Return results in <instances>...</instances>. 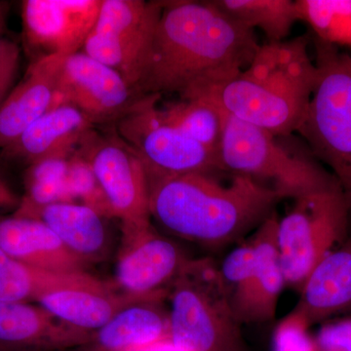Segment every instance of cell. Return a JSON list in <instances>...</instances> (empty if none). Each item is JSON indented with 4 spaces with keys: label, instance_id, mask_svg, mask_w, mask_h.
I'll return each instance as SVG.
<instances>
[{
    "label": "cell",
    "instance_id": "1",
    "mask_svg": "<svg viewBox=\"0 0 351 351\" xmlns=\"http://www.w3.org/2000/svg\"><path fill=\"white\" fill-rule=\"evenodd\" d=\"M260 46L254 29L212 1L163 2L137 92L204 98L248 68Z\"/></svg>",
    "mask_w": 351,
    "mask_h": 351
},
{
    "label": "cell",
    "instance_id": "2",
    "mask_svg": "<svg viewBox=\"0 0 351 351\" xmlns=\"http://www.w3.org/2000/svg\"><path fill=\"white\" fill-rule=\"evenodd\" d=\"M151 214L171 234L210 249L235 243L274 213L282 197L250 177L228 184L193 173L149 184Z\"/></svg>",
    "mask_w": 351,
    "mask_h": 351
},
{
    "label": "cell",
    "instance_id": "3",
    "mask_svg": "<svg viewBox=\"0 0 351 351\" xmlns=\"http://www.w3.org/2000/svg\"><path fill=\"white\" fill-rule=\"evenodd\" d=\"M306 36L261 45L248 68L201 100L276 137L299 131L318 82Z\"/></svg>",
    "mask_w": 351,
    "mask_h": 351
},
{
    "label": "cell",
    "instance_id": "4",
    "mask_svg": "<svg viewBox=\"0 0 351 351\" xmlns=\"http://www.w3.org/2000/svg\"><path fill=\"white\" fill-rule=\"evenodd\" d=\"M311 41L318 82L298 133L313 158L331 170L351 219V56L314 36Z\"/></svg>",
    "mask_w": 351,
    "mask_h": 351
},
{
    "label": "cell",
    "instance_id": "5",
    "mask_svg": "<svg viewBox=\"0 0 351 351\" xmlns=\"http://www.w3.org/2000/svg\"><path fill=\"white\" fill-rule=\"evenodd\" d=\"M169 343L178 351H247L217 265L189 260L169 295Z\"/></svg>",
    "mask_w": 351,
    "mask_h": 351
},
{
    "label": "cell",
    "instance_id": "6",
    "mask_svg": "<svg viewBox=\"0 0 351 351\" xmlns=\"http://www.w3.org/2000/svg\"><path fill=\"white\" fill-rule=\"evenodd\" d=\"M219 112L223 171L250 177L274 189L282 199L295 200L338 184L318 161L292 154L269 132Z\"/></svg>",
    "mask_w": 351,
    "mask_h": 351
},
{
    "label": "cell",
    "instance_id": "7",
    "mask_svg": "<svg viewBox=\"0 0 351 351\" xmlns=\"http://www.w3.org/2000/svg\"><path fill=\"white\" fill-rule=\"evenodd\" d=\"M350 209L339 184L295 199L277 225L286 287L301 292L314 267L350 232Z\"/></svg>",
    "mask_w": 351,
    "mask_h": 351
},
{
    "label": "cell",
    "instance_id": "8",
    "mask_svg": "<svg viewBox=\"0 0 351 351\" xmlns=\"http://www.w3.org/2000/svg\"><path fill=\"white\" fill-rule=\"evenodd\" d=\"M160 96H145L117 122L119 136L140 157L149 182L177 176L223 171L221 154L171 124L157 107Z\"/></svg>",
    "mask_w": 351,
    "mask_h": 351
},
{
    "label": "cell",
    "instance_id": "9",
    "mask_svg": "<svg viewBox=\"0 0 351 351\" xmlns=\"http://www.w3.org/2000/svg\"><path fill=\"white\" fill-rule=\"evenodd\" d=\"M162 11L163 2L101 0L98 20L82 51L114 69L137 91Z\"/></svg>",
    "mask_w": 351,
    "mask_h": 351
},
{
    "label": "cell",
    "instance_id": "10",
    "mask_svg": "<svg viewBox=\"0 0 351 351\" xmlns=\"http://www.w3.org/2000/svg\"><path fill=\"white\" fill-rule=\"evenodd\" d=\"M77 154L93 169L122 237L151 228V189L147 171L135 151L119 136H99L93 130L83 138Z\"/></svg>",
    "mask_w": 351,
    "mask_h": 351
},
{
    "label": "cell",
    "instance_id": "11",
    "mask_svg": "<svg viewBox=\"0 0 351 351\" xmlns=\"http://www.w3.org/2000/svg\"><path fill=\"white\" fill-rule=\"evenodd\" d=\"M145 97L114 69L83 51L64 60L58 99L77 108L93 125L119 122Z\"/></svg>",
    "mask_w": 351,
    "mask_h": 351
},
{
    "label": "cell",
    "instance_id": "12",
    "mask_svg": "<svg viewBox=\"0 0 351 351\" xmlns=\"http://www.w3.org/2000/svg\"><path fill=\"white\" fill-rule=\"evenodd\" d=\"M184 251L152 226L122 237L115 286L127 295L164 301L189 262Z\"/></svg>",
    "mask_w": 351,
    "mask_h": 351
},
{
    "label": "cell",
    "instance_id": "13",
    "mask_svg": "<svg viewBox=\"0 0 351 351\" xmlns=\"http://www.w3.org/2000/svg\"><path fill=\"white\" fill-rule=\"evenodd\" d=\"M101 0H25V47L40 58L68 57L82 50L98 20Z\"/></svg>",
    "mask_w": 351,
    "mask_h": 351
},
{
    "label": "cell",
    "instance_id": "14",
    "mask_svg": "<svg viewBox=\"0 0 351 351\" xmlns=\"http://www.w3.org/2000/svg\"><path fill=\"white\" fill-rule=\"evenodd\" d=\"M66 57L36 60L22 82L13 87L0 108V151L5 149L36 120L60 103V75Z\"/></svg>",
    "mask_w": 351,
    "mask_h": 351
},
{
    "label": "cell",
    "instance_id": "15",
    "mask_svg": "<svg viewBox=\"0 0 351 351\" xmlns=\"http://www.w3.org/2000/svg\"><path fill=\"white\" fill-rule=\"evenodd\" d=\"M143 302L151 301L127 295L114 283L95 277L82 285L47 293L36 302L64 324L93 332L105 326L120 311Z\"/></svg>",
    "mask_w": 351,
    "mask_h": 351
},
{
    "label": "cell",
    "instance_id": "16",
    "mask_svg": "<svg viewBox=\"0 0 351 351\" xmlns=\"http://www.w3.org/2000/svg\"><path fill=\"white\" fill-rule=\"evenodd\" d=\"M278 217L276 212L258 226L250 239L254 247V265L248 287L234 314L241 324L274 319L285 276L277 244Z\"/></svg>",
    "mask_w": 351,
    "mask_h": 351
},
{
    "label": "cell",
    "instance_id": "17",
    "mask_svg": "<svg viewBox=\"0 0 351 351\" xmlns=\"http://www.w3.org/2000/svg\"><path fill=\"white\" fill-rule=\"evenodd\" d=\"M299 294L291 313L309 328L351 313V225L345 241L314 267Z\"/></svg>",
    "mask_w": 351,
    "mask_h": 351
},
{
    "label": "cell",
    "instance_id": "18",
    "mask_svg": "<svg viewBox=\"0 0 351 351\" xmlns=\"http://www.w3.org/2000/svg\"><path fill=\"white\" fill-rule=\"evenodd\" d=\"M93 127L73 106L58 104L2 149V156L29 165L53 157H71Z\"/></svg>",
    "mask_w": 351,
    "mask_h": 351
},
{
    "label": "cell",
    "instance_id": "19",
    "mask_svg": "<svg viewBox=\"0 0 351 351\" xmlns=\"http://www.w3.org/2000/svg\"><path fill=\"white\" fill-rule=\"evenodd\" d=\"M92 332L64 324L29 302H0V345L32 351H69L86 343Z\"/></svg>",
    "mask_w": 351,
    "mask_h": 351
},
{
    "label": "cell",
    "instance_id": "20",
    "mask_svg": "<svg viewBox=\"0 0 351 351\" xmlns=\"http://www.w3.org/2000/svg\"><path fill=\"white\" fill-rule=\"evenodd\" d=\"M0 249L21 263L49 271L87 272L89 267L38 219L0 217Z\"/></svg>",
    "mask_w": 351,
    "mask_h": 351
},
{
    "label": "cell",
    "instance_id": "21",
    "mask_svg": "<svg viewBox=\"0 0 351 351\" xmlns=\"http://www.w3.org/2000/svg\"><path fill=\"white\" fill-rule=\"evenodd\" d=\"M169 343V311L162 301L138 302L92 332L86 343L69 351H129Z\"/></svg>",
    "mask_w": 351,
    "mask_h": 351
},
{
    "label": "cell",
    "instance_id": "22",
    "mask_svg": "<svg viewBox=\"0 0 351 351\" xmlns=\"http://www.w3.org/2000/svg\"><path fill=\"white\" fill-rule=\"evenodd\" d=\"M45 223L69 251L83 262L105 260L110 239L104 217L91 208L77 203H59L40 208L29 218Z\"/></svg>",
    "mask_w": 351,
    "mask_h": 351
},
{
    "label": "cell",
    "instance_id": "23",
    "mask_svg": "<svg viewBox=\"0 0 351 351\" xmlns=\"http://www.w3.org/2000/svg\"><path fill=\"white\" fill-rule=\"evenodd\" d=\"M87 272H56L36 269L0 249V302H38L41 295L93 280Z\"/></svg>",
    "mask_w": 351,
    "mask_h": 351
},
{
    "label": "cell",
    "instance_id": "24",
    "mask_svg": "<svg viewBox=\"0 0 351 351\" xmlns=\"http://www.w3.org/2000/svg\"><path fill=\"white\" fill-rule=\"evenodd\" d=\"M218 7L232 19L250 29H262L269 43L287 38L295 22L300 21L295 0H214Z\"/></svg>",
    "mask_w": 351,
    "mask_h": 351
},
{
    "label": "cell",
    "instance_id": "25",
    "mask_svg": "<svg viewBox=\"0 0 351 351\" xmlns=\"http://www.w3.org/2000/svg\"><path fill=\"white\" fill-rule=\"evenodd\" d=\"M164 117L191 138L221 154V117L206 100H180L161 108Z\"/></svg>",
    "mask_w": 351,
    "mask_h": 351
},
{
    "label": "cell",
    "instance_id": "26",
    "mask_svg": "<svg viewBox=\"0 0 351 351\" xmlns=\"http://www.w3.org/2000/svg\"><path fill=\"white\" fill-rule=\"evenodd\" d=\"M295 6L314 38L336 47H351V0H295Z\"/></svg>",
    "mask_w": 351,
    "mask_h": 351
},
{
    "label": "cell",
    "instance_id": "27",
    "mask_svg": "<svg viewBox=\"0 0 351 351\" xmlns=\"http://www.w3.org/2000/svg\"><path fill=\"white\" fill-rule=\"evenodd\" d=\"M253 265L254 247L251 239L237 245L223 258V262L217 265L219 281L233 313L248 287Z\"/></svg>",
    "mask_w": 351,
    "mask_h": 351
},
{
    "label": "cell",
    "instance_id": "28",
    "mask_svg": "<svg viewBox=\"0 0 351 351\" xmlns=\"http://www.w3.org/2000/svg\"><path fill=\"white\" fill-rule=\"evenodd\" d=\"M68 182L73 198L104 218H113L112 209L98 180L84 157L75 152L69 158Z\"/></svg>",
    "mask_w": 351,
    "mask_h": 351
},
{
    "label": "cell",
    "instance_id": "29",
    "mask_svg": "<svg viewBox=\"0 0 351 351\" xmlns=\"http://www.w3.org/2000/svg\"><path fill=\"white\" fill-rule=\"evenodd\" d=\"M308 329L299 316L289 313L274 331V351H317Z\"/></svg>",
    "mask_w": 351,
    "mask_h": 351
},
{
    "label": "cell",
    "instance_id": "30",
    "mask_svg": "<svg viewBox=\"0 0 351 351\" xmlns=\"http://www.w3.org/2000/svg\"><path fill=\"white\" fill-rule=\"evenodd\" d=\"M314 343L317 351H351V318L323 325Z\"/></svg>",
    "mask_w": 351,
    "mask_h": 351
},
{
    "label": "cell",
    "instance_id": "31",
    "mask_svg": "<svg viewBox=\"0 0 351 351\" xmlns=\"http://www.w3.org/2000/svg\"><path fill=\"white\" fill-rule=\"evenodd\" d=\"M71 157H53L31 164L25 172V184L62 181L68 177Z\"/></svg>",
    "mask_w": 351,
    "mask_h": 351
},
{
    "label": "cell",
    "instance_id": "32",
    "mask_svg": "<svg viewBox=\"0 0 351 351\" xmlns=\"http://www.w3.org/2000/svg\"><path fill=\"white\" fill-rule=\"evenodd\" d=\"M20 48L17 43L9 40L0 53V108L13 89L19 69Z\"/></svg>",
    "mask_w": 351,
    "mask_h": 351
},
{
    "label": "cell",
    "instance_id": "33",
    "mask_svg": "<svg viewBox=\"0 0 351 351\" xmlns=\"http://www.w3.org/2000/svg\"><path fill=\"white\" fill-rule=\"evenodd\" d=\"M19 198L9 188L8 184L0 177V210L17 209L20 204Z\"/></svg>",
    "mask_w": 351,
    "mask_h": 351
},
{
    "label": "cell",
    "instance_id": "34",
    "mask_svg": "<svg viewBox=\"0 0 351 351\" xmlns=\"http://www.w3.org/2000/svg\"><path fill=\"white\" fill-rule=\"evenodd\" d=\"M7 14H8V4L0 1V38H3L6 31Z\"/></svg>",
    "mask_w": 351,
    "mask_h": 351
},
{
    "label": "cell",
    "instance_id": "35",
    "mask_svg": "<svg viewBox=\"0 0 351 351\" xmlns=\"http://www.w3.org/2000/svg\"><path fill=\"white\" fill-rule=\"evenodd\" d=\"M0 351H32V350H20V348H9V346L0 345Z\"/></svg>",
    "mask_w": 351,
    "mask_h": 351
},
{
    "label": "cell",
    "instance_id": "36",
    "mask_svg": "<svg viewBox=\"0 0 351 351\" xmlns=\"http://www.w3.org/2000/svg\"><path fill=\"white\" fill-rule=\"evenodd\" d=\"M9 43V39H6L4 38H0V53L3 51L4 48L7 45V43Z\"/></svg>",
    "mask_w": 351,
    "mask_h": 351
}]
</instances>
